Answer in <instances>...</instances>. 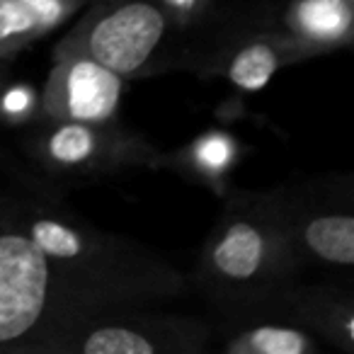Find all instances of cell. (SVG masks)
Instances as JSON below:
<instances>
[{
	"instance_id": "obj_1",
	"label": "cell",
	"mask_w": 354,
	"mask_h": 354,
	"mask_svg": "<svg viewBox=\"0 0 354 354\" xmlns=\"http://www.w3.org/2000/svg\"><path fill=\"white\" fill-rule=\"evenodd\" d=\"M0 216L22 231L59 270L78 277L114 306H160L183 299L189 277L143 243L93 226L59 202L49 185L25 170L0 192Z\"/></svg>"
},
{
	"instance_id": "obj_2",
	"label": "cell",
	"mask_w": 354,
	"mask_h": 354,
	"mask_svg": "<svg viewBox=\"0 0 354 354\" xmlns=\"http://www.w3.org/2000/svg\"><path fill=\"white\" fill-rule=\"evenodd\" d=\"M299 272L274 189H243L226 199L214 221L192 281L218 323H238L286 318Z\"/></svg>"
},
{
	"instance_id": "obj_3",
	"label": "cell",
	"mask_w": 354,
	"mask_h": 354,
	"mask_svg": "<svg viewBox=\"0 0 354 354\" xmlns=\"http://www.w3.org/2000/svg\"><path fill=\"white\" fill-rule=\"evenodd\" d=\"M109 308L119 306L59 270L0 216V352L51 354L75 325Z\"/></svg>"
},
{
	"instance_id": "obj_4",
	"label": "cell",
	"mask_w": 354,
	"mask_h": 354,
	"mask_svg": "<svg viewBox=\"0 0 354 354\" xmlns=\"http://www.w3.org/2000/svg\"><path fill=\"white\" fill-rule=\"evenodd\" d=\"M187 35L160 0H95L54 54H83L127 80L185 68Z\"/></svg>"
},
{
	"instance_id": "obj_5",
	"label": "cell",
	"mask_w": 354,
	"mask_h": 354,
	"mask_svg": "<svg viewBox=\"0 0 354 354\" xmlns=\"http://www.w3.org/2000/svg\"><path fill=\"white\" fill-rule=\"evenodd\" d=\"M274 189L286 236L301 267L352 272L354 183L352 175L310 177Z\"/></svg>"
},
{
	"instance_id": "obj_6",
	"label": "cell",
	"mask_w": 354,
	"mask_h": 354,
	"mask_svg": "<svg viewBox=\"0 0 354 354\" xmlns=\"http://www.w3.org/2000/svg\"><path fill=\"white\" fill-rule=\"evenodd\" d=\"M212 342L214 320L127 306L85 318L54 344L51 354H202Z\"/></svg>"
},
{
	"instance_id": "obj_7",
	"label": "cell",
	"mask_w": 354,
	"mask_h": 354,
	"mask_svg": "<svg viewBox=\"0 0 354 354\" xmlns=\"http://www.w3.org/2000/svg\"><path fill=\"white\" fill-rule=\"evenodd\" d=\"M25 153L37 172L54 180H85L124 167L158 165L162 153L119 122H37L25 136Z\"/></svg>"
},
{
	"instance_id": "obj_8",
	"label": "cell",
	"mask_w": 354,
	"mask_h": 354,
	"mask_svg": "<svg viewBox=\"0 0 354 354\" xmlns=\"http://www.w3.org/2000/svg\"><path fill=\"white\" fill-rule=\"evenodd\" d=\"M129 80L83 54H54L39 93V122H117Z\"/></svg>"
},
{
	"instance_id": "obj_9",
	"label": "cell",
	"mask_w": 354,
	"mask_h": 354,
	"mask_svg": "<svg viewBox=\"0 0 354 354\" xmlns=\"http://www.w3.org/2000/svg\"><path fill=\"white\" fill-rule=\"evenodd\" d=\"M284 315L339 352L354 354V294L349 286L337 281H299L286 301Z\"/></svg>"
},
{
	"instance_id": "obj_10",
	"label": "cell",
	"mask_w": 354,
	"mask_h": 354,
	"mask_svg": "<svg viewBox=\"0 0 354 354\" xmlns=\"http://www.w3.org/2000/svg\"><path fill=\"white\" fill-rule=\"evenodd\" d=\"M277 25L306 44L315 56L352 41V0H289L277 10Z\"/></svg>"
},
{
	"instance_id": "obj_11",
	"label": "cell",
	"mask_w": 354,
	"mask_h": 354,
	"mask_svg": "<svg viewBox=\"0 0 354 354\" xmlns=\"http://www.w3.org/2000/svg\"><path fill=\"white\" fill-rule=\"evenodd\" d=\"M226 354H313L318 337L286 318L214 323V342Z\"/></svg>"
},
{
	"instance_id": "obj_12",
	"label": "cell",
	"mask_w": 354,
	"mask_h": 354,
	"mask_svg": "<svg viewBox=\"0 0 354 354\" xmlns=\"http://www.w3.org/2000/svg\"><path fill=\"white\" fill-rule=\"evenodd\" d=\"M73 12L78 8L64 0H0V59L10 64L12 56L61 27Z\"/></svg>"
},
{
	"instance_id": "obj_13",
	"label": "cell",
	"mask_w": 354,
	"mask_h": 354,
	"mask_svg": "<svg viewBox=\"0 0 354 354\" xmlns=\"http://www.w3.org/2000/svg\"><path fill=\"white\" fill-rule=\"evenodd\" d=\"M238 160H241L238 138L226 131H207L187 143L183 151H177L175 156H160L158 165L172 167L194 183L209 185L218 192Z\"/></svg>"
},
{
	"instance_id": "obj_14",
	"label": "cell",
	"mask_w": 354,
	"mask_h": 354,
	"mask_svg": "<svg viewBox=\"0 0 354 354\" xmlns=\"http://www.w3.org/2000/svg\"><path fill=\"white\" fill-rule=\"evenodd\" d=\"M39 112V93L30 85H10L0 90V122L3 124H37Z\"/></svg>"
},
{
	"instance_id": "obj_15",
	"label": "cell",
	"mask_w": 354,
	"mask_h": 354,
	"mask_svg": "<svg viewBox=\"0 0 354 354\" xmlns=\"http://www.w3.org/2000/svg\"><path fill=\"white\" fill-rule=\"evenodd\" d=\"M160 6L167 10L170 20L175 22L185 35L197 30L209 12L216 8V0H160Z\"/></svg>"
},
{
	"instance_id": "obj_16",
	"label": "cell",
	"mask_w": 354,
	"mask_h": 354,
	"mask_svg": "<svg viewBox=\"0 0 354 354\" xmlns=\"http://www.w3.org/2000/svg\"><path fill=\"white\" fill-rule=\"evenodd\" d=\"M8 80H10V68H8V61L0 59V90L6 88Z\"/></svg>"
},
{
	"instance_id": "obj_17",
	"label": "cell",
	"mask_w": 354,
	"mask_h": 354,
	"mask_svg": "<svg viewBox=\"0 0 354 354\" xmlns=\"http://www.w3.org/2000/svg\"><path fill=\"white\" fill-rule=\"evenodd\" d=\"M64 3H68V6H73V8H83V6H88V0H64Z\"/></svg>"
}]
</instances>
